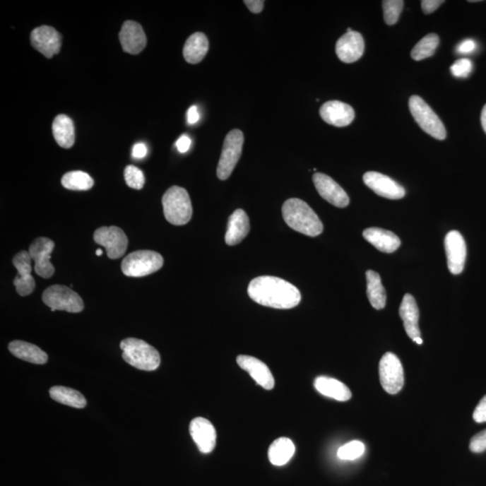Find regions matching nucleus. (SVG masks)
<instances>
[{
	"instance_id": "nucleus-13",
	"label": "nucleus",
	"mask_w": 486,
	"mask_h": 486,
	"mask_svg": "<svg viewBox=\"0 0 486 486\" xmlns=\"http://www.w3.org/2000/svg\"><path fill=\"white\" fill-rule=\"evenodd\" d=\"M315 188L326 201L337 208H344L349 206L350 198L345 190L331 177L324 173H315L313 177Z\"/></svg>"
},
{
	"instance_id": "nucleus-38",
	"label": "nucleus",
	"mask_w": 486,
	"mask_h": 486,
	"mask_svg": "<svg viewBox=\"0 0 486 486\" xmlns=\"http://www.w3.org/2000/svg\"><path fill=\"white\" fill-rule=\"evenodd\" d=\"M469 449L474 453H482L486 451V429L473 437Z\"/></svg>"
},
{
	"instance_id": "nucleus-16",
	"label": "nucleus",
	"mask_w": 486,
	"mask_h": 486,
	"mask_svg": "<svg viewBox=\"0 0 486 486\" xmlns=\"http://www.w3.org/2000/svg\"><path fill=\"white\" fill-rule=\"evenodd\" d=\"M31 44L46 58L50 59L60 52L61 36L54 28L42 25L31 32Z\"/></svg>"
},
{
	"instance_id": "nucleus-37",
	"label": "nucleus",
	"mask_w": 486,
	"mask_h": 486,
	"mask_svg": "<svg viewBox=\"0 0 486 486\" xmlns=\"http://www.w3.org/2000/svg\"><path fill=\"white\" fill-rule=\"evenodd\" d=\"M473 64L468 59H461L455 62L451 67L453 76L456 78H466L471 73Z\"/></svg>"
},
{
	"instance_id": "nucleus-39",
	"label": "nucleus",
	"mask_w": 486,
	"mask_h": 486,
	"mask_svg": "<svg viewBox=\"0 0 486 486\" xmlns=\"http://www.w3.org/2000/svg\"><path fill=\"white\" fill-rule=\"evenodd\" d=\"M473 419L478 423L486 422V396L482 397L478 405L476 406Z\"/></svg>"
},
{
	"instance_id": "nucleus-33",
	"label": "nucleus",
	"mask_w": 486,
	"mask_h": 486,
	"mask_svg": "<svg viewBox=\"0 0 486 486\" xmlns=\"http://www.w3.org/2000/svg\"><path fill=\"white\" fill-rule=\"evenodd\" d=\"M439 45V36L436 34H429L423 37L415 47H413L410 55L415 61L425 60L426 58L432 57Z\"/></svg>"
},
{
	"instance_id": "nucleus-22",
	"label": "nucleus",
	"mask_w": 486,
	"mask_h": 486,
	"mask_svg": "<svg viewBox=\"0 0 486 486\" xmlns=\"http://www.w3.org/2000/svg\"><path fill=\"white\" fill-rule=\"evenodd\" d=\"M399 314L403 321L407 335L412 340L420 337L419 328V309L415 297L406 294L400 305Z\"/></svg>"
},
{
	"instance_id": "nucleus-43",
	"label": "nucleus",
	"mask_w": 486,
	"mask_h": 486,
	"mask_svg": "<svg viewBox=\"0 0 486 486\" xmlns=\"http://www.w3.org/2000/svg\"><path fill=\"white\" fill-rule=\"evenodd\" d=\"M244 4L247 6L249 11L254 13V14H259L264 8V1L262 0H245Z\"/></svg>"
},
{
	"instance_id": "nucleus-48",
	"label": "nucleus",
	"mask_w": 486,
	"mask_h": 486,
	"mask_svg": "<svg viewBox=\"0 0 486 486\" xmlns=\"http://www.w3.org/2000/svg\"><path fill=\"white\" fill-rule=\"evenodd\" d=\"M96 254L97 256H101L102 254H103V251H102V249H97V251H96Z\"/></svg>"
},
{
	"instance_id": "nucleus-8",
	"label": "nucleus",
	"mask_w": 486,
	"mask_h": 486,
	"mask_svg": "<svg viewBox=\"0 0 486 486\" xmlns=\"http://www.w3.org/2000/svg\"><path fill=\"white\" fill-rule=\"evenodd\" d=\"M243 143L244 136L242 131L232 130L226 136L218 167L219 179L226 180L232 175L241 158Z\"/></svg>"
},
{
	"instance_id": "nucleus-46",
	"label": "nucleus",
	"mask_w": 486,
	"mask_h": 486,
	"mask_svg": "<svg viewBox=\"0 0 486 486\" xmlns=\"http://www.w3.org/2000/svg\"><path fill=\"white\" fill-rule=\"evenodd\" d=\"M481 123H482V129H484V131L486 134V105L484 107V108H482V110Z\"/></svg>"
},
{
	"instance_id": "nucleus-5",
	"label": "nucleus",
	"mask_w": 486,
	"mask_h": 486,
	"mask_svg": "<svg viewBox=\"0 0 486 486\" xmlns=\"http://www.w3.org/2000/svg\"><path fill=\"white\" fill-rule=\"evenodd\" d=\"M162 256L153 251H137L127 255L121 268L127 277L142 278L155 273L162 268Z\"/></svg>"
},
{
	"instance_id": "nucleus-6",
	"label": "nucleus",
	"mask_w": 486,
	"mask_h": 486,
	"mask_svg": "<svg viewBox=\"0 0 486 486\" xmlns=\"http://www.w3.org/2000/svg\"><path fill=\"white\" fill-rule=\"evenodd\" d=\"M410 114L420 127L437 140H444L446 128L435 112L419 96H412L409 100Z\"/></svg>"
},
{
	"instance_id": "nucleus-34",
	"label": "nucleus",
	"mask_w": 486,
	"mask_h": 486,
	"mask_svg": "<svg viewBox=\"0 0 486 486\" xmlns=\"http://www.w3.org/2000/svg\"><path fill=\"white\" fill-rule=\"evenodd\" d=\"M405 2L402 0H385L383 1L384 18L389 25L396 24L403 11Z\"/></svg>"
},
{
	"instance_id": "nucleus-9",
	"label": "nucleus",
	"mask_w": 486,
	"mask_h": 486,
	"mask_svg": "<svg viewBox=\"0 0 486 486\" xmlns=\"http://www.w3.org/2000/svg\"><path fill=\"white\" fill-rule=\"evenodd\" d=\"M380 383L384 390L390 395H396L405 385L403 367L398 357L386 352L379 362Z\"/></svg>"
},
{
	"instance_id": "nucleus-19",
	"label": "nucleus",
	"mask_w": 486,
	"mask_h": 486,
	"mask_svg": "<svg viewBox=\"0 0 486 486\" xmlns=\"http://www.w3.org/2000/svg\"><path fill=\"white\" fill-rule=\"evenodd\" d=\"M320 116L321 119L331 126L344 127L352 123L355 112L350 105L333 100L326 102L321 107Z\"/></svg>"
},
{
	"instance_id": "nucleus-44",
	"label": "nucleus",
	"mask_w": 486,
	"mask_h": 486,
	"mask_svg": "<svg viewBox=\"0 0 486 486\" xmlns=\"http://www.w3.org/2000/svg\"><path fill=\"white\" fill-rule=\"evenodd\" d=\"M148 149L146 144L143 143H138L134 144L133 147V157L134 159H143L147 155Z\"/></svg>"
},
{
	"instance_id": "nucleus-3",
	"label": "nucleus",
	"mask_w": 486,
	"mask_h": 486,
	"mask_svg": "<svg viewBox=\"0 0 486 486\" xmlns=\"http://www.w3.org/2000/svg\"><path fill=\"white\" fill-rule=\"evenodd\" d=\"M120 348L124 360L137 369L154 371L160 367V353L143 340L127 338L121 341Z\"/></svg>"
},
{
	"instance_id": "nucleus-15",
	"label": "nucleus",
	"mask_w": 486,
	"mask_h": 486,
	"mask_svg": "<svg viewBox=\"0 0 486 486\" xmlns=\"http://www.w3.org/2000/svg\"><path fill=\"white\" fill-rule=\"evenodd\" d=\"M13 265L18 271V275L13 281L16 292L21 297L32 294L35 288V281L32 275V258L29 252H18L13 259Z\"/></svg>"
},
{
	"instance_id": "nucleus-7",
	"label": "nucleus",
	"mask_w": 486,
	"mask_h": 486,
	"mask_svg": "<svg viewBox=\"0 0 486 486\" xmlns=\"http://www.w3.org/2000/svg\"><path fill=\"white\" fill-rule=\"evenodd\" d=\"M42 302L51 308L52 312L66 311L69 313H81L84 309L82 298L76 292L66 285H54L42 294Z\"/></svg>"
},
{
	"instance_id": "nucleus-4",
	"label": "nucleus",
	"mask_w": 486,
	"mask_h": 486,
	"mask_svg": "<svg viewBox=\"0 0 486 486\" xmlns=\"http://www.w3.org/2000/svg\"><path fill=\"white\" fill-rule=\"evenodd\" d=\"M164 215L173 225H186L193 215L191 200L188 191L173 186L167 190L162 198Z\"/></svg>"
},
{
	"instance_id": "nucleus-27",
	"label": "nucleus",
	"mask_w": 486,
	"mask_h": 486,
	"mask_svg": "<svg viewBox=\"0 0 486 486\" xmlns=\"http://www.w3.org/2000/svg\"><path fill=\"white\" fill-rule=\"evenodd\" d=\"M209 49L208 39L203 32H195L189 36L183 48L185 60L190 64H199L206 57Z\"/></svg>"
},
{
	"instance_id": "nucleus-10",
	"label": "nucleus",
	"mask_w": 486,
	"mask_h": 486,
	"mask_svg": "<svg viewBox=\"0 0 486 486\" xmlns=\"http://www.w3.org/2000/svg\"><path fill=\"white\" fill-rule=\"evenodd\" d=\"M94 241L106 249L107 257L117 259L126 254L128 239L126 233L117 226H103L94 232Z\"/></svg>"
},
{
	"instance_id": "nucleus-32",
	"label": "nucleus",
	"mask_w": 486,
	"mask_h": 486,
	"mask_svg": "<svg viewBox=\"0 0 486 486\" xmlns=\"http://www.w3.org/2000/svg\"><path fill=\"white\" fill-rule=\"evenodd\" d=\"M61 184L67 189L86 191L93 186L94 180L86 172H71L62 177Z\"/></svg>"
},
{
	"instance_id": "nucleus-11",
	"label": "nucleus",
	"mask_w": 486,
	"mask_h": 486,
	"mask_svg": "<svg viewBox=\"0 0 486 486\" xmlns=\"http://www.w3.org/2000/svg\"><path fill=\"white\" fill-rule=\"evenodd\" d=\"M54 246L52 239L40 237L35 239L29 247V254L35 261V273L42 278H50L54 274L55 268L50 261Z\"/></svg>"
},
{
	"instance_id": "nucleus-31",
	"label": "nucleus",
	"mask_w": 486,
	"mask_h": 486,
	"mask_svg": "<svg viewBox=\"0 0 486 486\" xmlns=\"http://www.w3.org/2000/svg\"><path fill=\"white\" fill-rule=\"evenodd\" d=\"M49 393H50L52 400L61 403V405L77 409H83L87 405L86 398L77 390L57 386H52Z\"/></svg>"
},
{
	"instance_id": "nucleus-36",
	"label": "nucleus",
	"mask_w": 486,
	"mask_h": 486,
	"mask_svg": "<svg viewBox=\"0 0 486 486\" xmlns=\"http://www.w3.org/2000/svg\"><path fill=\"white\" fill-rule=\"evenodd\" d=\"M124 179L130 188L137 190L142 189L146 183L142 170L133 165L127 166L124 170Z\"/></svg>"
},
{
	"instance_id": "nucleus-40",
	"label": "nucleus",
	"mask_w": 486,
	"mask_h": 486,
	"mask_svg": "<svg viewBox=\"0 0 486 486\" xmlns=\"http://www.w3.org/2000/svg\"><path fill=\"white\" fill-rule=\"evenodd\" d=\"M444 1L443 0H422V8L425 14H432L438 9Z\"/></svg>"
},
{
	"instance_id": "nucleus-23",
	"label": "nucleus",
	"mask_w": 486,
	"mask_h": 486,
	"mask_svg": "<svg viewBox=\"0 0 486 486\" xmlns=\"http://www.w3.org/2000/svg\"><path fill=\"white\" fill-rule=\"evenodd\" d=\"M363 237L374 247L385 254H392L401 246V239L398 236L392 232L381 228L371 227L364 230Z\"/></svg>"
},
{
	"instance_id": "nucleus-14",
	"label": "nucleus",
	"mask_w": 486,
	"mask_h": 486,
	"mask_svg": "<svg viewBox=\"0 0 486 486\" xmlns=\"http://www.w3.org/2000/svg\"><path fill=\"white\" fill-rule=\"evenodd\" d=\"M363 182L364 185L383 198L401 199L405 196V189L400 184L382 173L376 172L364 173Z\"/></svg>"
},
{
	"instance_id": "nucleus-35",
	"label": "nucleus",
	"mask_w": 486,
	"mask_h": 486,
	"mask_svg": "<svg viewBox=\"0 0 486 486\" xmlns=\"http://www.w3.org/2000/svg\"><path fill=\"white\" fill-rule=\"evenodd\" d=\"M364 445L359 441H353L340 446L338 451V458L341 461H355L364 454Z\"/></svg>"
},
{
	"instance_id": "nucleus-12",
	"label": "nucleus",
	"mask_w": 486,
	"mask_h": 486,
	"mask_svg": "<svg viewBox=\"0 0 486 486\" xmlns=\"http://www.w3.org/2000/svg\"><path fill=\"white\" fill-rule=\"evenodd\" d=\"M445 249L449 271L453 275L462 273L466 259V245L461 232L451 231L446 235Z\"/></svg>"
},
{
	"instance_id": "nucleus-45",
	"label": "nucleus",
	"mask_w": 486,
	"mask_h": 486,
	"mask_svg": "<svg viewBox=\"0 0 486 486\" xmlns=\"http://www.w3.org/2000/svg\"><path fill=\"white\" fill-rule=\"evenodd\" d=\"M186 117H188V123L189 124H195L198 123L200 118L198 107L192 106L190 107L188 111V114H186Z\"/></svg>"
},
{
	"instance_id": "nucleus-17",
	"label": "nucleus",
	"mask_w": 486,
	"mask_h": 486,
	"mask_svg": "<svg viewBox=\"0 0 486 486\" xmlns=\"http://www.w3.org/2000/svg\"><path fill=\"white\" fill-rule=\"evenodd\" d=\"M189 432L200 451L203 454L211 453L216 445L215 427L208 420L196 417L189 425Z\"/></svg>"
},
{
	"instance_id": "nucleus-1",
	"label": "nucleus",
	"mask_w": 486,
	"mask_h": 486,
	"mask_svg": "<svg viewBox=\"0 0 486 486\" xmlns=\"http://www.w3.org/2000/svg\"><path fill=\"white\" fill-rule=\"evenodd\" d=\"M249 297L256 303L275 309H291L301 302L297 288L284 279L262 275L249 283Z\"/></svg>"
},
{
	"instance_id": "nucleus-29",
	"label": "nucleus",
	"mask_w": 486,
	"mask_h": 486,
	"mask_svg": "<svg viewBox=\"0 0 486 486\" xmlns=\"http://www.w3.org/2000/svg\"><path fill=\"white\" fill-rule=\"evenodd\" d=\"M366 275L367 295L371 305L377 310L384 309L386 304V293L379 274L376 271H367Z\"/></svg>"
},
{
	"instance_id": "nucleus-2",
	"label": "nucleus",
	"mask_w": 486,
	"mask_h": 486,
	"mask_svg": "<svg viewBox=\"0 0 486 486\" xmlns=\"http://www.w3.org/2000/svg\"><path fill=\"white\" fill-rule=\"evenodd\" d=\"M282 215L289 227L310 237L324 232V225L316 213L303 200L290 198L282 206Z\"/></svg>"
},
{
	"instance_id": "nucleus-18",
	"label": "nucleus",
	"mask_w": 486,
	"mask_h": 486,
	"mask_svg": "<svg viewBox=\"0 0 486 486\" xmlns=\"http://www.w3.org/2000/svg\"><path fill=\"white\" fill-rule=\"evenodd\" d=\"M364 42L359 32L351 31L341 36L336 44L338 58L345 64L360 60L364 54Z\"/></svg>"
},
{
	"instance_id": "nucleus-26",
	"label": "nucleus",
	"mask_w": 486,
	"mask_h": 486,
	"mask_svg": "<svg viewBox=\"0 0 486 486\" xmlns=\"http://www.w3.org/2000/svg\"><path fill=\"white\" fill-rule=\"evenodd\" d=\"M8 350L19 360L36 364L47 363L48 355L36 345L26 341L14 340L8 345Z\"/></svg>"
},
{
	"instance_id": "nucleus-41",
	"label": "nucleus",
	"mask_w": 486,
	"mask_h": 486,
	"mask_svg": "<svg viewBox=\"0 0 486 486\" xmlns=\"http://www.w3.org/2000/svg\"><path fill=\"white\" fill-rule=\"evenodd\" d=\"M191 143V139L186 134H182L177 141V149L180 153H186L190 149Z\"/></svg>"
},
{
	"instance_id": "nucleus-30",
	"label": "nucleus",
	"mask_w": 486,
	"mask_h": 486,
	"mask_svg": "<svg viewBox=\"0 0 486 486\" xmlns=\"http://www.w3.org/2000/svg\"><path fill=\"white\" fill-rule=\"evenodd\" d=\"M295 451V446L290 439L279 438L269 446V461L274 466H284L293 458Z\"/></svg>"
},
{
	"instance_id": "nucleus-20",
	"label": "nucleus",
	"mask_w": 486,
	"mask_h": 486,
	"mask_svg": "<svg viewBox=\"0 0 486 486\" xmlns=\"http://www.w3.org/2000/svg\"><path fill=\"white\" fill-rule=\"evenodd\" d=\"M237 363L241 369L247 371L258 385L267 390L274 389V377L264 362L254 357L241 355L237 357Z\"/></svg>"
},
{
	"instance_id": "nucleus-28",
	"label": "nucleus",
	"mask_w": 486,
	"mask_h": 486,
	"mask_svg": "<svg viewBox=\"0 0 486 486\" xmlns=\"http://www.w3.org/2000/svg\"><path fill=\"white\" fill-rule=\"evenodd\" d=\"M52 133L56 142L64 149H70L75 143L73 122L65 114H59L52 123Z\"/></svg>"
},
{
	"instance_id": "nucleus-42",
	"label": "nucleus",
	"mask_w": 486,
	"mask_h": 486,
	"mask_svg": "<svg viewBox=\"0 0 486 486\" xmlns=\"http://www.w3.org/2000/svg\"><path fill=\"white\" fill-rule=\"evenodd\" d=\"M476 48V44L475 41L471 40V39H468V40L463 41L461 45H458L456 51L461 54H468L474 52Z\"/></svg>"
},
{
	"instance_id": "nucleus-21",
	"label": "nucleus",
	"mask_w": 486,
	"mask_h": 486,
	"mask_svg": "<svg viewBox=\"0 0 486 486\" xmlns=\"http://www.w3.org/2000/svg\"><path fill=\"white\" fill-rule=\"evenodd\" d=\"M119 40L123 50L138 54L146 47L147 38L142 26L134 21H126L122 26Z\"/></svg>"
},
{
	"instance_id": "nucleus-47",
	"label": "nucleus",
	"mask_w": 486,
	"mask_h": 486,
	"mask_svg": "<svg viewBox=\"0 0 486 486\" xmlns=\"http://www.w3.org/2000/svg\"><path fill=\"white\" fill-rule=\"evenodd\" d=\"M413 340L415 341V343H416L418 344V345H422V338H420H420H416V339Z\"/></svg>"
},
{
	"instance_id": "nucleus-24",
	"label": "nucleus",
	"mask_w": 486,
	"mask_h": 486,
	"mask_svg": "<svg viewBox=\"0 0 486 486\" xmlns=\"http://www.w3.org/2000/svg\"><path fill=\"white\" fill-rule=\"evenodd\" d=\"M249 232V220L247 213L242 209H237L230 216L227 232L225 235L226 244H239Z\"/></svg>"
},
{
	"instance_id": "nucleus-25",
	"label": "nucleus",
	"mask_w": 486,
	"mask_h": 486,
	"mask_svg": "<svg viewBox=\"0 0 486 486\" xmlns=\"http://www.w3.org/2000/svg\"><path fill=\"white\" fill-rule=\"evenodd\" d=\"M314 387L321 395L340 401V402H346L352 396L349 387L340 381L331 379V377H317L314 381Z\"/></svg>"
}]
</instances>
